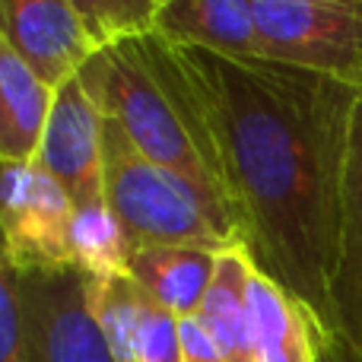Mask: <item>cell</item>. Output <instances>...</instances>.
I'll return each mask as SVG.
<instances>
[{
  "label": "cell",
  "instance_id": "cell-1",
  "mask_svg": "<svg viewBox=\"0 0 362 362\" xmlns=\"http://www.w3.org/2000/svg\"><path fill=\"white\" fill-rule=\"evenodd\" d=\"M204 102L251 264L331 334L340 187L362 89L267 57L178 48Z\"/></svg>",
  "mask_w": 362,
  "mask_h": 362
},
{
  "label": "cell",
  "instance_id": "cell-2",
  "mask_svg": "<svg viewBox=\"0 0 362 362\" xmlns=\"http://www.w3.org/2000/svg\"><path fill=\"white\" fill-rule=\"evenodd\" d=\"M76 76L146 159L213 191L232 213L204 102L175 45L156 32L124 38L99 48Z\"/></svg>",
  "mask_w": 362,
  "mask_h": 362
},
{
  "label": "cell",
  "instance_id": "cell-3",
  "mask_svg": "<svg viewBox=\"0 0 362 362\" xmlns=\"http://www.w3.org/2000/svg\"><path fill=\"white\" fill-rule=\"evenodd\" d=\"M102 172L105 204L118 216L131 251L169 245L229 251L242 245L235 216L216 194L146 159L115 118L102 124Z\"/></svg>",
  "mask_w": 362,
  "mask_h": 362
},
{
  "label": "cell",
  "instance_id": "cell-4",
  "mask_svg": "<svg viewBox=\"0 0 362 362\" xmlns=\"http://www.w3.org/2000/svg\"><path fill=\"white\" fill-rule=\"evenodd\" d=\"M264 57L362 89V0H255Z\"/></svg>",
  "mask_w": 362,
  "mask_h": 362
},
{
  "label": "cell",
  "instance_id": "cell-5",
  "mask_svg": "<svg viewBox=\"0 0 362 362\" xmlns=\"http://www.w3.org/2000/svg\"><path fill=\"white\" fill-rule=\"evenodd\" d=\"M25 362H115L89 305V276L76 267L19 270Z\"/></svg>",
  "mask_w": 362,
  "mask_h": 362
},
{
  "label": "cell",
  "instance_id": "cell-6",
  "mask_svg": "<svg viewBox=\"0 0 362 362\" xmlns=\"http://www.w3.org/2000/svg\"><path fill=\"white\" fill-rule=\"evenodd\" d=\"M74 200L35 159L0 163L4 257L19 270H54L70 264Z\"/></svg>",
  "mask_w": 362,
  "mask_h": 362
},
{
  "label": "cell",
  "instance_id": "cell-7",
  "mask_svg": "<svg viewBox=\"0 0 362 362\" xmlns=\"http://www.w3.org/2000/svg\"><path fill=\"white\" fill-rule=\"evenodd\" d=\"M102 112L89 99L80 76L57 86L51 118L45 127L35 163L51 178L61 181L74 206L105 200V172H102Z\"/></svg>",
  "mask_w": 362,
  "mask_h": 362
},
{
  "label": "cell",
  "instance_id": "cell-8",
  "mask_svg": "<svg viewBox=\"0 0 362 362\" xmlns=\"http://www.w3.org/2000/svg\"><path fill=\"white\" fill-rule=\"evenodd\" d=\"M0 42L54 89L99 51L70 0H0Z\"/></svg>",
  "mask_w": 362,
  "mask_h": 362
},
{
  "label": "cell",
  "instance_id": "cell-9",
  "mask_svg": "<svg viewBox=\"0 0 362 362\" xmlns=\"http://www.w3.org/2000/svg\"><path fill=\"white\" fill-rule=\"evenodd\" d=\"M325 340L362 353V99L353 115L340 187V257L331 283V334Z\"/></svg>",
  "mask_w": 362,
  "mask_h": 362
},
{
  "label": "cell",
  "instance_id": "cell-10",
  "mask_svg": "<svg viewBox=\"0 0 362 362\" xmlns=\"http://www.w3.org/2000/svg\"><path fill=\"white\" fill-rule=\"evenodd\" d=\"M153 32L175 48H200L238 61L264 57L255 0H165Z\"/></svg>",
  "mask_w": 362,
  "mask_h": 362
},
{
  "label": "cell",
  "instance_id": "cell-11",
  "mask_svg": "<svg viewBox=\"0 0 362 362\" xmlns=\"http://www.w3.org/2000/svg\"><path fill=\"white\" fill-rule=\"evenodd\" d=\"M248 305L257 362H321L318 318L257 267L248 276Z\"/></svg>",
  "mask_w": 362,
  "mask_h": 362
},
{
  "label": "cell",
  "instance_id": "cell-12",
  "mask_svg": "<svg viewBox=\"0 0 362 362\" xmlns=\"http://www.w3.org/2000/svg\"><path fill=\"white\" fill-rule=\"evenodd\" d=\"M54 93L10 45L0 42V163H29L38 156Z\"/></svg>",
  "mask_w": 362,
  "mask_h": 362
},
{
  "label": "cell",
  "instance_id": "cell-13",
  "mask_svg": "<svg viewBox=\"0 0 362 362\" xmlns=\"http://www.w3.org/2000/svg\"><path fill=\"white\" fill-rule=\"evenodd\" d=\"M219 255L223 251L200 245L140 248L127 261V276L172 315L191 318L204 305V296L216 276Z\"/></svg>",
  "mask_w": 362,
  "mask_h": 362
},
{
  "label": "cell",
  "instance_id": "cell-14",
  "mask_svg": "<svg viewBox=\"0 0 362 362\" xmlns=\"http://www.w3.org/2000/svg\"><path fill=\"white\" fill-rule=\"evenodd\" d=\"M255 270L242 245L223 251L197 318L219 344L226 362H257L255 325L248 305V276Z\"/></svg>",
  "mask_w": 362,
  "mask_h": 362
},
{
  "label": "cell",
  "instance_id": "cell-15",
  "mask_svg": "<svg viewBox=\"0 0 362 362\" xmlns=\"http://www.w3.org/2000/svg\"><path fill=\"white\" fill-rule=\"evenodd\" d=\"M131 242L121 229L118 216L105 200L86 206H74L70 219V264L89 280H112L127 274Z\"/></svg>",
  "mask_w": 362,
  "mask_h": 362
},
{
  "label": "cell",
  "instance_id": "cell-16",
  "mask_svg": "<svg viewBox=\"0 0 362 362\" xmlns=\"http://www.w3.org/2000/svg\"><path fill=\"white\" fill-rule=\"evenodd\" d=\"M89 305L115 362L137 359V340L150 296L127 274H121L112 280H89Z\"/></svg>",
  "mask_w": 362,
  "mask_h": 362
},
{
  "label": "cell",
  "instance_id": "cell-17",
  "mask_svg": "<svg viewBox=\"0 0 362 362\" xmlns=\"http://www.w3.org/2000/svg\"><path fill=\"white\" fill-rule=\"evenodd\" d=\"M99 48L156 29L159 0H70Z\"/></svg>",
  "mask_w": 362,
  "mask_h": 362
},
{
  "label": "cell",
  "instance_id": "cell-18",
  "mask_svg": "<svg viewBox=\"0 0 362 362\" xmlns=\"http://www.w3.org/2000/svg\"><path fill=\"white\" fill-rule=\"evenodd\" d=\"M134 362H185L178 315L163 308L153 296L144 315V327H140V340H137V359Z\"/></svg>",
  "mask_w": 362,
  "mask_h": 362
},
{
  "label": "cell",
  "instance_id": "cell-19",
  "mask_svg": "<svg viewBox=\"0 0 362 362\" xmlns=\"http://www.w3.org/2000/svg\"><path fill=\"white\" fill-rule=\"evenodd\" d=\"M0 362H25L16 299V267L6 257L0 261Z\"/></svg>",
  "mask_w": 362,
  "mask_h": 362
},
{
  "label": "cell",
  "instance_id": "cell-20",
  "mask_svg": "<svg viewBox=\"0 0 362 362\" xmlns=\"http://www.w3.org/2000/svg\"><path fill=\"white\" fill-rule=\"evenodd\" d=\"M178 334H181V353H185V362H226L219 344L213 340V334L200 325L197 315H191V318H178Z\"/></svg>",
  "mask_w": 362,
  "mask_h": 362
},
{
  "label": "cell",
  "instance_id": "cell-21",
  "mask_svg": "<svg viewBox=\"0 0 362 362\" xmlns=\"http://www.w3.org/2000/svg\"><path fill=\"white\" fill-rule=\"evenodd\" d=\"M321 362H362V353H353L346 346L334 344V340L321 337Z\"/></svg>",
  "mask_w": 362,
  "mask_h": 362
},
{
  "label": "cell",
  "instance_id": "cell-22",
  "mask_svg": "<svg viewBox=\"0 0 362 362\" xmlns=\"http://www.w3.org/2000/svg\"><path fill=\"white\" fill-rule=\"evenodd\" d=\"M159 4H165V0H159Z\"/></svg>",
  "mask_w": 362,
  "mask_h": 362
}]
</instances>
